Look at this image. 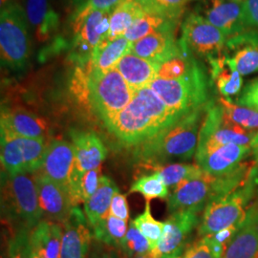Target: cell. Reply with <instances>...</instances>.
Instances as JSON below:
<instances>
[{"instance_id":"obj_18","label":"cell","mask_w":258,"mask_h":258,"mask_svg":"<svg viewBox=\"0 0 258 258\" xmlns=\"http://www.w3.org/2000/svg\"><path fill=\"white\" fill-rule=\"evenodd\" d=\"M63 225L59 258H88L92 235L82 211L78 207H73Z\"/></svg>"},{"instance_id":"obj_41","label":"cell","mask_w":258,"mask_h":258,"mask_svg":"<svg viewBox=\"0 0 258 258\" xmlns=\"http://www.w3.org/2000/svg\"><path fill=\"white\" fill-rule=\"evenodd\" d=\"M189 1L191 0H155V4L160 16L177 21Z\"/></svg>"},{"instance_id":"obj_20","label":"cell","mask_w":258,"mask_h":258,"mask_svg":"<svg viewBox=\"0 0 258 258\" xmlns=\"http://www.w3.org/2000/svg\"><path fill=\"white\" fill-rule=\"evenodd\" d=\"M250 155V146L231 144L196 159V164L211 175H227L239 168Z\"/></svg>"},{"instance_id":"obj_36","label":"cell","mask_w":258,"mask_h":258,"mask_svg":"<svg viewBox=\"0 0 258 258\" xmlns=\"http://www.w3.org/2000/svg\"><path fill=\"white\" fill-rule=\"evenodd\" d=\"M134 224L141 233L148 239L150 249H156L157 245L162 237L165 223L154 219L151 214L150 201H147L145 211L135 218Z\"/></svg>"},{"instance_id":"obj_24","label":"cell","mask_w":258,"mask_h":258,"mask_svg":"<svg viewBox=\"0 0 258 258\" xmlns=\"http://www.w3.org/2000/svg\"><path fill=\"white\" fill-rule=\"evenodd\" d=\"M160 64L143 58L132 52L124 55L115 66L124 81L136 92L150 86L157 78Z\"/></svg>"},{"instance_id":"obj_31","label":"cell","mask_w":258,"mask_h":258,"mask_svg":"<svg viewBox=\"0 0 258 258\" xmlns=\"http://www.w3.org/2000/svg\"><path fill=\"white\" fill-rule=\"evenodd\" d=\"M93 237L98 242L115 249H121L127 232V222L123 221L110 213L92 227Z\"/></svg>"},{"instance_id":"obj_22","label":"cell","mask_w":258,"mask_h":258,"mask_svg":"<svg viewBox=\"0 0 258 258\" xmlns=\"http://www.w3.org/2000/svg\"><path fill=\"white\" fill-rule=\"evenodd\" d=\"M75 151V166L83 171L101 167L107 156V149L102 140L91 131L72 130L70 132Z\"/></svg>"},{"instance_id":"obj_30","label":"cell","mask_w":258,"mask_h":258,"mask_svg":"<svg viewBox=\"0 0 258 258\" xmlns=\"http://www.w3.org/2000/svg\"><path fill=\"white\" fill-rule=\"evenodd\" d=\"M148 12L135 0H124L112 11L107 38L122 37L133 23Z\"/></svg>"},{"instance_id":"obj_26","label":"cell","mask_w":258,"mask_h":258,"mask_svg":"<svg viewBox=\"0 0 258 258\" xmlns=\"http://www.w3.org/2000/svg\"><path fill=\"white\" fill-rule=\"evenodd\" d=\"M25 13L37 40L45 41L57 29L59 19L52 0H25Z\"/></svg>"},{"instance_id":"obj_21","label":"cell","mask_w":258,"mask_h":258,"mask_svg":"<svg viewBox=\"0 0 258 258\" xmlns=\"http://www.w3.org/2000/svg\"><path fill=\"white\" fill-rule=\"evenodd\" d=\"M222 258H258V202L250 205L241 228L226 246Z\"/></svg>"},{"instance_id":"obj_15","label":"cell","mask_w":258,"mask_h":258,"mask_svg":"<svg viewBox=\"0 0 258 258\" xmlns=\"http://www.w3.org/2000/svg\"><path fill=\"white\" fill-rule=\"evenodd\" d=\"M74 165L73 145L64 140H55L47 145L43 162L38 172L68 190L69 179Z\"/></svg>"},{"instance_id":"obj_51","label":"cell","mask_w":258,"mask_h":258,"mask_svg":"<svg viewBox=\"0 0 258 258\" xmlns=\"http://www.w3.org/2000/svg\"><path fill=\"white\" fill-rule=\"evenodd\" d=\"M250 175H251L252 179L254 180V183L256 184L258 192V163H254L253 164V166L251 167V170H250Z\"/></svg>"},{"instance_id":"obj_55","label":"cell","mask_w":258,"mask_h":258,"mask_svg":"<svg viewBox=\"0 0 258 258\" xmlns=\"http://www.w3.org/2000/svg\"><path fill=\"white\" fill-rule=\"evenodd\" d=\"M234 1H238V2H246L247 0H234Z\"/></svg>"},{"instance_id":"obj_4","label":"cell","mask_w":258,"mask_h":258,"mask_svg":"<svg viewBox=\"0 0 258 258\" xmlns=\"http://www.w3.org/2000/svg\"><path fill=\"white\" fill-rule=\"evenodd\" d=\"M254 163L245 162L230 174L213 176L203 171L200 175L177 184L167 199L168 212L184 210L202 211L212 200L228 194L243 184Z\"/></svg>"},{"instance_id":"obj_35","label":"cell","mask_w":258,"mask_h":258,"mask_svg":"<svg viewBox=\"0 0 258 258\" xmlns=\"http://www.w3.org/2000/svg\"><path fill=\"white\" fill-rule=\"evenodd\" d=\"M154 169L167 186L172 185L174 187L185 180L200 175L204 171L197 164L191 165L184 163L165 164L157 166Z\"/></svg>"},{"instance_id":"obj_14","label":"cell","mask_w":258,"mask_h":258,"mask_svg":"<svg viewBox=\"0 0 258 258\" xmlns=\"http://www.w3.org/2000/svg\"><path fill=\"white\" fill-rule=\"evenodd\" d=\"M203 7L204 18L221 30L228 38L250 29L246 22L245 2L207 0Z\"/></svg>"},{"instance_id":"obj_2","label":"cell","mask_w":258,"mask_h":258,"mask_svg":"<svg viewBox=\"0 0 258 258\" xmlns=\"http://www.w3.org/2000/svg\"><path fill=\"white\" fill-rule=\"evenodd\" d=\"M72 90L83 105L103 124L124 109L136 93L117 69L96 72L90 70L87 65L76 68Z\"/></svg>"},{"instance_id":"obj_25","label":"cell","mask_w":258,"mask_h":258,"mask_svg":"<svg viewBox=\"0 0 258 258\" xmlns=\"http://www.w3.org/2000/svg\"><path fill=\"white\" fill-rule=\"evenodd\" d=\"M132 45L124 36L112 39L105 37L94 49L87 66L96 72L109 71L124 55L131 53Z\"/></svg>"},{"instance_id":"obj_52","label":"cell","mask_w":258,"mask_h":258,"mask_svg":"<svg viewBox=\"0 0 258 258\" xmlns=\"http://www.w3.org/2000/svg\"><path fill=\"white\" fill-rule=\"evenodd\" d=\"M32 258H41V256L39 255V253L37 252V250L33 249V247H32Z\"/></svg>"},{"instance_id":"obj_32","label":"cell","mask_w":258,"mask_h":258,"mask_svg":"<svg viewBox=\"0 0 258 258\" xmlns=\"http://www.w3.org/2000/svg\"><path fill=\"white\" fill-rule=\"evenodd\" d=\"M177 21L167 19L166 17L147 13L141 19L136 20L133 25L129 28L124 34V37L132 43L138 41L140 39L151 35L157 31L166 29V28L175 27Z\"/></svg>"},{"instance_id":"obj_7","label":"cell","mask_w":258,"mask_h":258,"mask_svg":"<svg viewBox=\"0 0 258 258\" xmlns=\"http://www.w3.org/2000/svg\"><path fill=\"white\" fill-rule=\"evenodd\" d=\"M30 24L25 10L15 3L1 9L0 55L1 64L19 71L27 64L31 55Z\"/></svg>"},{"instance_id":"obj_37","label":"cell","mask_w":258,"mask_h":258,"mask_svg":"<svg viewBox=\"0 0 258 258\" xmlns=\"http://www.w3.org/2000/svg\"><path fill=\"white\" fill-rule=\"evenodd\" d=\"M130 194H141L147 201L154 198L166 199L168 196V188L160 175L154 172L150 175L143 176L135 181L129 189Z\"/></svg>"},{"instance_id":"obj_8","label":"cell","mask_w":258,"mask_h":258,"mask_svg":"<svg viewBox=\"0 0 258 258\" xmlns=\"http://www.w3.org/2000/svg\"><path fill=\"white\" fill-rule=\"evenodd\" d=\"M256 133L231 122L226 117L221 103L210 101L200 127L195 160L227 145L250 146Z\"/></svg>"},{"instance_id":"obj_13","label":"cell","mask_w":258,"mask_h":258,"mask_svg":"<svg viewBox=\"0 0 258 258\" xmlns=\"http://www.w3.org/2000/svg\"><path fill=\"white\" fill-rule=\"evenodd\" d=\"M111 13L93 11L84 16H75L74 58L80 64H88L94 49L107 37Z\"/></svg>"},{"instance_id":"obj_5","label":"cell","mask_w":258,"mask_h":258,"mask_svg":"<svg viewBox=\"0 0 258 258\" xmlns=\"http://www.w3.org/2000/svg\"><path fill=\"white\" fill-rule=\"evenodd\" d=\"M150 88L179 118L210 102L208 79L197 61L184 77L176 80L155 79Z\"/></svg>"},{"instance_id":"obj_27","label":"cell","mask_w":258,"mask_h":258,"mask_svg":"<svg viewBox=\"0 0 258 258\" xmlns=\"http://www.w3.org/2000/svg\"><path fill=\"white\" fill-rule=\"evenodd\" d=\"M211 65L212 82L223 98L231 99L243 89L242 75L232 65L228 56L223 54L208 59Z\"/></svg>"},{"instance_id":"obj_40","label":"cell","mask_w":258,"mask_h":258,"mask_svg":"<svg viewBox=\"0 0 258 258\" xmlns=\"http://www.w3.org/2000/svg\"><path fill=\"white\" fill-rule=\"evenodd\" d=\"M11 258H32L31 231L25 227H19L9 240Z\"/></svg>"},{"instance_id":"obj_9","label":"cell","mask_w":258,"mask_h":258,"mask_svg":"<svg viewBox=\"0 0 258 258\" xmlns=\"http://www.w3.org/2000/svg\"><path fill=\"white\" fill-rule=\"evenodd\" d=\"M30 173L9 175L2 182V210L10 217L19 219L21 227L34 229L43 215L35 177Z\"/></svg>"},{"instance_id":"obj_6","label":"cell","mask_w":258,"mask_h":258,"mask_svg":"<svg viewBox=\"0 0 258 258\" xmlns=\"http://www.w3.org/2000/svg\"><path fill=\"white\" fill-rule=\"evenodd\" d=\"M256 194V184L249 172L247 180L238 187L213 199L205 207L198 226L199 236H212L241 224Z\"/></svg>"},{"instance_id":"obj_33","label":"cell","mask_w":258,"mask_h":258,"mask_svg":"<svg viewBox=\"0 0 258 258\" xmlns=\"http://www.w3.org/2000/svg\"><path fill=\"white\" fill-rule=\"evenodd\" d=\"M182 44V51L178 55L169 58L160 65L156 79L162 80H176L184 77L187 74L195 63V58L192 54L184 47L183 42L180 39Z\"/></svg>"},{"instance_id":"obj_46","label":"cell","mask_w":258,"mask_h":258,"mask_svg":"<svg viewBox=\"0 0 258 258\" xmlns=\"http://www.w3.org/2000/svg\"><path fill=\"white\" fill-rule=\"evenodd\" d=\"M245 16L248 26L258 31V0H247L245 2Z\"/></svg>"},{"instance_id":"obj_12","label":"cell","mask_w":258,"mask_h":258,"mask_svg":"<svg viewBox=\"0 0 258 258\" xmlns=\"http://www.w3.org/2000/svg\"><path fill=\"white\" fill-rule=\"evenodd\" d=\"M198 210H184L172 212L166 219L162 237L156 249L150 251L153 258H165L184 253L192 231L199 226Z\"/></svg>"},{"instance_id":"obj_39","label":"cell","mask_w":258,"mask_h":258,"mask_svg":"<svg viewBox=\"0 0 258 258\" xmlns=\"http://www.w3.org/2000/svg\"><path fill=\"white\" fill-rule=\"evenodd\" d=\"M120 251L128 257H135L151 251L148 239L136 228L133 220L129 224L128 230L123 240Z\"/></svg>"},{"instance_id":"obj_1","label":"cell","mask_w":258,"mask_h":258,"mask_svg":"<svg viewBox=\"0 0 258 258\" xmlns=\"http://www.w3.org/2000/svg\"><path fill=\"white\" fill-rule=\"evenodd\" d=\"M180 119L148 86L136 91L128 105L104 126L121 143L137 147Z\"/></svg>"},{"instance_id":"obj_11","label":"cell","mask_w":258,"mask_h":258,"mask_svg":"<svg viewBox=\"0 0 258 258\" xmlns=\"http://www.w3.org/2000/svg\"><path fill=\"white\" fill-rule=\"evenodd\" d=\"M228 37L198 13H190L182 24L184 47L192 54L207 59L224 54Z\"/></svg>"},{"instance_id":"obj_53","label":"cell","mask_w":258,"mask_h":258,"mask_svg":"<svg viewBox=\"0 0 258 258\" xmlns=\"http://www.w3.org/2000/svg\"><path fill=\"white\" fill-rule=\"evenodd\" d=\"M134 258H153L152 257V255H151V253L150 252H148V253H146V254H140V255H137V256H135Z\"/></svg>"},{"instance_id":"obj_45","label":"cell","mask_w":258,"mask_h":258,"mask_svg":"<svg viewBox=\"0 0 258 258\" xmlns=\"http://www.w3.org/2000/svg\"><path fill=\"white\" fill-rule=\"evenodd\" d=\"M109 213L123 221H128V203H127V199H126L125 195L120 194L119 191L114 195L112 202H111Z\"/></svg>"},{"instance_id":"obj_23","label":"cell","mask_w":258,"mask_h":258,"mask_svg":"<svg viewBox=\"0 0 258 258\" xmlns=\"http://www.w3.org/2000/svg\"><path fill=\"white\" fill-rule=\"evenodd\" d=\"M1 129L18 136L45 141L48 123L43 118L29 111L2 108Z\"/></svg>"},{"instance_id":"obj_16","label":"cell","mask_w":258,"mask_h":258,"mask_svg":"<svg viewBox=\"0 0 258 258\" xmlns=\"http://www.w3.org/2000/svg\"><path fill=\"white\" fill-rule=\"evenodd\" d=\"M34 175L43 214L52 220L66 221L73 209L69 191L38 171Z\"/></svg>"},{"instance_id":"obj_50","label":"cell","mask_w":258,"mask_h":258,"mask_svg":"<svg viewBox=\"0 0 258 258\" xmlns=\"http://www.w3.org/2000/svg\"><path fill=\"white\" fill-rule=\"evenodd\" d=\"M1 258H11L9 240H4V245L1 247Z\"/></svg>"},{"instance_id":"obj_34","label":"cell","mask_w":258,"mask_h":258,"mask_svg":"<svg viewBox=\"0 0 258 258\" xmlns=\"http://www.w3.org/2000/svg\"><path fill=\"white\" fill-rule=\"evenodd\" d=\"M226 117L231 122L252 132H258V111L231 102V99L219 100Z\"/></svg>"},{"instance_id":"obj_47","label":"cell","mask_w":258,"mask_h":258,"mask_svg":"<svg viewBox=\"0 0 258 258\" xmlns=\"http://www.w3.org/2000/svg\"><path fill=\"white\" fill-rule=\"evenodd\" d=\"M120 253L122 252L119 249L99 242L97 246H94L90 258H123Z\"/></svg>"},{"instance_id":"obj_3","label":"cell","mask_w":258,"mask_h":258,"mask_svg":"<svg viewBox=\"0 0 258 258\" xmlns=\"http://www.w3.org/2000/svg\"><path fill=\"white\" fill-rule=\"evenodd\" d=\"M207 104L137 146L135 156L139 162L155 168L172 160L191 159L196 153Z\"/></svg>"},{"instance_id":"obj_10","label":"cell","mask_w":258,"mask_h":258,"mask_svg":"<svg viewBox=\"0 0 258 258\" xmlns=\"http://www.w3.org/2000/svg\"><path fill=\"white\" fill-rule=\"evenodd\" d=\"M46 148L43 140L18 136L1 129V164L9 175L38 171Z\"/></svg>"},{"instance_id":"obj_38","label":"cell","mask_w":258,"mask_h":258,"mask_svg":"<svg viewBox=\"0 0 258 258\" xmlns=\"http://www.w3.org/2000/svg\"><path fill=\"white\" fill-rule=\"evenodd\" d=\"M224 246L212 236H203L184 249L182 258H222Z\"/></svg>"},{"instance_id":"obj_19","label":"cell","mask_w":258,"mask_h":258,"mask_svg":"<svg viewBox=\"0 0 258 258\" xmlns=\"http://www.w3.org/2000/svg\"><path fill=\"white\" fill-rule=\"evenodd\" d=\"M174 28L157 31L134 42L131 52L143 58L162 64L182 51L180 40L176 41L173 35Z\"/></svg>"},{"instance_id":"obj_43","label":"cell","mask_w":258,"mask_h":258,"mask_svg":"<svg viewBox=\"0 0 258 258\" xmlns=\"http://www.w3.org/2000/svg\"><path fill=\"white\" fill-rule=\"evenodd\" d=\"M236 103L258 111V78L248 83L242 89Z\"/></svg>"},{"instance_id":"obj_29","label":"cell","mask_w":258,"mask_h":258,"mask_svg":"<svg viewBox=\"0 0 258 258\" xmlns=\"http://www.w3.org/2000/svg\"><path fill=\"white\" fill-rule=\"evenodd\" d=\"M119 191L116 184L107 176H102L97 191L84 203L86 219L91 228L108 215L114 195Z\"/></svg>"},{"instance_id":"obj_54","label":"cell","mask_w":258,"mask_h":258,"mask_svg":"<svg viewBox=\"0 0 258 258\" xmlns=\"http://www.w3.org/2000/svg\"><path fill=\"white\" fill-rule=\"evenodd\" d=\"M182 256H183V253H179V254H174V255H170L165 258H182Z\"/></svg>"},{"instance_id":"obj_49","label":"cell","mask_w":258,"mask_h":258,"mask_svg":"<svg viewBox=\"0 0 258 258\" xmlns=\"http://www.w3.org/2000/svg\"><path fill=\"white\" fill-rule=\"evenodd\" d=\"M250 148L252 149V156L254 157V163H258V132L250 143Z\"/></svg>"},{"instance_id":"obj_42","label":"cell","mask_w":258,"mask_h":258,"mask_svg":"<svg viewBox=\"0 0 258 258\" xmlns=\"http://www.w3.org/2000/svg\"><path fill=\"white\" fill-rule=\"evenodd\" d=\"M101 177V167L83 172L82 177V194L84 203L99 188Z\"/></svg>"},{"instance_id":"obj_48","label":"cell","mask_w":258,"mask_h":258,"mask_svg":"<svg viewBox=\"0 0 258 258\" xmlns=\"http://www.w3.org/2000/svg\"><path fill=\"white\" fill-rule=\"evenodd\" d=\"M135 1H137L139 4H141L148 13L159 15L156 4H155V0H135Z\"/></svg>"},{"instance_id":"obj_44","label":"cell","mask_w":258,"mask_h":258,"mask_svg":"<svg viewBox=\"0 0 258 258\" xmlns=\"http://www.w3.org/2000/svg\"><path fill=\"white\" fill-rule=\"evenodd\" d=\"M124 0H86L75 16H84L93 11L112 12Z\"/></svg>"},{"instance_id":"obj_17","label":"cell","mask_w":258,"mask_h":258,"mask_svg":"<svg viewBox=\"0 0 258 258\" xmlns=\"http://www.w3.org/2000/svg\"><path fill=\"white\" fill-rule=\"evenodd\" d=\"M224 54L242 76L258 73V31L249 29L228 38Z\"/></svg>"},{"instance_id":"obj_28","label":"cell","mask_w":258,"mask_h":258,"mask_svg":"<svg viewBox=\"0 0 258 258\" xmlns=\"http://www.w3.org/2000/svg\"><path fill=\"white\" fill-rule=\"evenodd\" d=\"M63 230L57 223L40 221L31 231V244L41 258H59Z\"/></svg>"}]
</instances>
